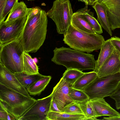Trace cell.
<instances>
[{"label":"cell","mask_w":120,"mask_h":120,"mask_svg":"<svg viewBox=\"0 0 120 120\" xmlns=\"http://www.w3.org/2000/svg\"><path fill=\"white\" fill-rule=\"evenodd\" d=\"M89 101L94 108L97 117L104 116L110 117L120 116V113L112 108L104 98L89 99Z\"/></svg>","instance_id":"cell-14"},{"label":"cell","mask_w":120,"mask_h":120,"mask_svg":"<svg viewBox=\"0 0 120 120\" xmlns=\"http://www.w3.org/2000/svg\"><path fill=\"white\" fill-rule=\"evenodd\" d=\"M102 4L106 9L111 30L120 28V0H109Z\"/></svg>","instance_id":"cell-13"},{"label":"cell","mask_w":120,"mask_h":120,"mask_svg":"<svg viewBox=\"0 0 120 120\" xmlns=\"http://www.w3.org/2000/svg\"><path fill=\"white\" fill-rule=\"evenodd\" d=\"M73 13L69 0L54 1L52 8L47 13L55 23L59 34H64L67 31Z\"/></svg>","instance_id":"cell-7"},{"label":"cell","mask_w":120,"mask_h":120,"mask_svg":"<svg viewBox=\"0 0 120 120\" xmlns=\"http://www.w3.org/2000/svg\"><path fill=\"white\" fill-rule=\"evenodd\" d=\"M28 1H29V0H27Z\"/></svg>","instance_id":"cell-39"},{"label":"cell","mask_w":120,"mask_h":120,"mask_svg":"<svg viewBox=\"0 0 120 120\" xmlns=\"http://www.w3.org/2000/svg\"><path fill=\"white\" fill-rule=\"evenodd\" d=\"M14 74L20 83L26 89L43 75L39 73L34 75H27L23 72Z\"/></svg>","instance_id":"cell-24"},{"label":"cell","mask_w":120,"mask_h":120,"mask_svg":"<svg viewBox=\"0 0 120 120\" xmlns=\"http://www.w3.org/2000/svg\"><path fill=\"white\" fill-rule=\"evenodd\" d=\"M52 99L51 94L36 100L35 104L18 120H46Z\"/></svg>","instance_id":"cell-9"},{"label":"cell","mask_w":120,"mask_h":120,"mask_svg":"<svg viewBox=\"0 0 120 120\" xmlns=\"http://www.w3.org/2000/svg\"><path fill=\"white\" fill-rule=\"evenodd\" d=\"M0 64L15 73L23 71L24 51L19 40L0 45Z\"/></svg>","instance_id":"cell-5"},{"label":"cell","mask_w":120,"mask_h":120,"mask_svg":"<svg viewBox=\"0 0 120 120\" xmlns=\"http://www.w3.org/2000/svg\"><path fill=\"white\" fill-rule=\"evenodd\" d=\"M64 36V43L71 48L87 53L101 49L105 41L101 35L80 31L71 24Z\"/></svg>","instance_id":"cell-3"},{"label":"cell","mask_w":120,"mask_h":120,"mask_svg":"<svg viewBox=\"0 0 120 120\" xmlns=\"http://www.w3.org/2000/svg\"><path fill=\"white\" fill-rule=\"evenodd\" d=\"M77 103L87 120H98L94 108L90 102L89 100L82 102Z\"/></svg>","instance_id":"cell-25"},{"label":"cell","mask_w":120,"mask_h":120,"mask_svg":"<svg viewBox=\"0 0 120 120\" xmlns=\"http://www.w3.org/2000/svg\"><path fill=\"white\" fill-rule=\"evenodd\" d=\"M120 83V72L101 77H98L83 90L89 99L103 98L109 96Z\"/></svg>","instance_id":"cell-6"},{"label":"cell","mask_w":120,"mask_h":120,"mask_svg":"<svg viewBox=\"0 0 120 120\" xmlns=\"http://www.w3.org/2000/svg\"><path fill=\"white\" fill-rule=\"evenodd\" d=\"M119 56H120V54H119Z\"/></svg>","instance_id":"cell-40"},{"label":"cell","mask_w":120,"mask_h":120,"mask_svg":"<svg viewBox=\"0 0 120 120\" xmlns=\"http://www.w3.org/2000/svg\"><path fill=\"white\" fill-rule=\"evenodd\" d=\"M0 83L25 96L31 97L14 73L0 64Z\"/></svg>","instance_id":"cell-11"},{"label":"cell","mask_w":120,"mask_h":120,"mask_svg":"<svg viewBox=\"0 0 120 120\" xmlns=\"http://www.w3.org/2000/svg\"><path fill=\"white\" fill-rule=\"evenodd\" d=\"M69 95L75 102H82L89 100L87 95L83 90L72 87L70 89Z\"/></svg>","instance_id":"cell-27"},{"label":"cell","mask_w":120,"mask_h":120,"mask_svg":"<svg viewBox=\"0 0 120 120\" xmlns=\"http://www.w3.org/2000/svg\"><path fill=\"white\" fill-rule=\"evenodd\" d=\"M8 112L6 109L0 110V120H8Z\"/></svg>","instance_id":"cell-33"},{"label":"cell","mask_w":120,"mask_h":120,"mask_svg":"<svg viewBox=\"0 0 120 120\" xmlns=\"http://www.w3.org/2000/svg\"><path fill=\"white\" fill-rule=\"evenodd\" d=\"M120 72L119 54L115 50L96 72L101 77Z\"/></svg>","instance_id":"cell-12"},{"label":"cell","mask_w":120,"mask_h":120,"mask_svg":"<svg viewBox=\"0 0 120 120\" xmlns=\"http://www.w3.org/2000/svg\"><path fill=\"white\" fill-rule=\"evenodd\" d=\"M71 24L80 31L91 34L96 33L92 26L77 11L74 13Z\"/></svg>","instance_id":"cell-16"},{"label":"cell","mask_w":120,"mask_h":120,"mask_svg":"<svg viewBox=\"0 0 120 120\" xmlns=\"http://www.w3.org/2000/svg\"><path fill=\"white\" fill-rule=\"evenodd\" d=\"M98 77L97 73L95 71L84 73L73 84L72 87L83 90Z\"/></svg>","instance_id":"cell-22"},{"label":"cell","mask_w":120,"mask_h":120,"mask_svg":"<svg viewBox=\"0 0 120 120\" xmlns=\"http://www.w3.org/2000/svg\"><path fill=\"white\" fill-rule=\"evenodd\" d=\"M72 86L62 78L53 88L51 94L52 99L55 101L59 109L62 112H64L65 107L74 102L69 95L70 90Z\"/></svg>","instance_id":"cell-10"},{"label":"cell","mask_w":120,"mask_h":120,"mask_svg":"<svg viewBox=\"0 0 120 120\" xmlns=\"http://www.w3.org/2000/svg\"></svg>","instance_id":"cell-41"},{"label":"cell","mask_w":120,"mask_h":120,"mask_svg":"<svg viewBox=\"0 0 120 120\" xmlns=\"http://www.w3.org/2000/svg\"><path fill=\"white\" fill-rule=\"evenodd\" d=\"M47 13L41 9L27 20L19 40L24 52L35 53L45 40L47 30Z\"/></svg>","instance_id":"cell-1"},{"label":"cell","mask_w":120,"mask_h":120,"mask_svg":"<svg viewBox=\"0 0 120 120\" xmlns=\"http://www.w3.org/2000/svg\"><path fill=\"white\" fill-rule=\"evenodd\" d=\"M36 100L0 83V103L16 120L22 116Z\"/></svg>","instance_id":"cell-4"},{"label":"cell","mask_w":120,"mask_h":120,"mask_svg":"<svg viewBox=\"0 0 120 120\" xmlns=\"http://www.w3.org/2000/svg\"><path fill=\"white\" fill-rule=\"evenodd\" d=\"M50 76L43 75L26 89L30 95H40L48 85L51 79Z\"/></svg>","instance_id":"cell-17"},{"label":"cell","mask_w":120,"mask_h":120,"mask_svg":"<svg viewBox=\"0 0 120 120\" xmlns=\"http://www.w3.org/2000/svg\"><path fill=\"white\" fill-rule=\"evenodd\" d=\"M103 120H120V116L115 117H103V118L102 119Z\"/></svg>","instance_id":"cell-35"},{"label":"cell","mask_w":120,"mask_h":120,"mask_svg":"<svg viewBox=\"0 0 120 120\" xmlns=\"http://www.w3.org/2000/svg\"><path fill=\"white\" fill-rule=\"evenodd\" d=\"M53 52L51 61L56 64L63 65L67 69L96 71V61L94 55L64 47H56Z\"/></svg>","instance_id":"cell-2"},{"label":"cell","mask_w":120,"mask_h":120,"mask_svg":"<svg viewBox=\"0 0 120 120\" xmlns=\"http://www.w3.org/2000/svg\"><path fill=\"white\" fill-rule=\"evenodd\" d=\"M98 0H90L91 5H93L96 2L98 1Z\"/></svg>","instance_id":"cell-38"},{"label":"cell","mask_w":120,"mask_h":120,"mask_svg":"<svg viewBox=\"0 0 120 120\" xmlns=\"http://www.w3.org/2000/svg\"><path fill=\"white\" fill-rule=\"evenodd\" d=\"M64 112L71 114H84L79 104L75 102L65 107Z\"/></svg>","instance_id":"cell-29"},{"label":"cell","mask_w":120,"mask_h":120,"mask_svg":"<svg viewBox=\"0 0 120 120\" xmlns=\"http://www.w3.org/2000/svg\"><path fill=\"white\" fill-rule=\"evenodd\" d=\"M18 0H7L1 16L0 17V24L4 21L8 14L17 3Z\"/></svg>","instance_id":"cell-28"},{"label":"cell","mask_w":120,"mask_h":120,"mask_svg":"<svg viewBox=\"0 0 120 120\" xmlns=\"http://www.w3.org/2000/svg\"><path fill=\"white\" fill-rule=\"evenodd\" d=\"M7 0H0V17L2 15Z\"/></svg>","instance_id":"cell-34"},{"label":"cell","mask_w":120,"mask_h":120,"mask_svg":"<svg viewBox=\"0 0 120 120\" xmlns=\"http://www.w3.org/2000/svg\"><path fill=\"white\" fill-rule=\"evenodd\" d=\"M27 19L26 16L9 22L4 21L0 24V45L19 40Z\"/></svg>","instance_id":"cell-8"},{"label":"cell","mask_w":120,"mask_h":120,"mask_svg":"<svg viewBox=\"0 0 120 120\" xmlns=\"http://www.w3.org/2000/svg\"><path fill=\"white\" fill-rule=\"evenodd\" d=\"M77 11L92 26L95 32L98 34L102 33V27L98 20L94 17V13L88 9L87 5L79 9Z\"/></svg>","instance_id":"cell-20"},{"label":"cell","mask_w":120,"mask_h":120,"mask_svg":"<svg viewBox=\"0 0 120 120\" xmlns=\"http://www.w3.org/2000/svg\"><path fill=\"white\" fill-rule=\"evenodd\" d=\"M109 0H98L97 1L99 3L101 4H103L105 3Z\"/></svg>","instance_id":"cell-37"},{"label":"cell","mask_w":120,"mask_h":120,"mask_svg":"<svg viewBox=\"0 0 120 120\" xmlns=\"http://www.w3.org/2000/svg\"><path fill=\"white\" fill-rule=\"evenodd\" d=\"M49 111L56 112H62L59 109L55 101L52 99L50 105Z\"/></svg>","instance_id":"cell-32"},{"label":"cell","mask_w":120,"mask_h":120,"mask_svg":"<svg viewBox=\"0 0 120 120\" xmlns=\"http://www.w3.org/2000/svg\"><path fill=\"white\" fill-rule=\"evenodd\" d=\"M109 97L115 101L116 109L118 110L120 109V83L115 91Z\"/></svg>","instance_id":"cell-30"},{"label":"cell","mask_w":120,"mask_h":120,"mask_svg":"<svg viewBox=\"0 0 120 120\" xmlns=\"http://www.w3.org/2000/svg\"><path fill=\"white\" fill-rule=\"evenodd\" d=\"M100 49L98 59L96 60V72L115 50L110 39L105 41Z\"/></svg>","instance_id":"cell-19"},{"label":"cell","mask_w":120,"mask_h":120,"mask_svg":"<svg viewBox=\"0 0 120 120\" xmlns=\"http://www.w3.org/2000/svg\"><path fill=\"white\" fill-rule=\"evenodd\" d=\"M38 69V66L29 52H24L23 72L27 75L35 74L39 73Z\"/></svg>","instance_id":"cell-23"},{"label":"cell","mask_w":120,"mask_h":120,"mask_svg":"<svg viewBox=\"0 0 120 120\" xmlns=\"http://www.w3.org/2000/svg\"><path fill=\"white\" fill-rule=\"evenodd\" d=\"M79 1H82L84 2L86 5H90L91 4L89 0H78Z\"/></svg>","instance_id":"cell-36"},{"label":"cell","mask_w":120,"mask_h":120,"mask_svg":"<svg viewBox=\"0 0 120 120\" xmlns=\"http://www.w3.org/2000/svg\"><path fill=\"white\" fill-rule=\"evenodd\" d=\"M97 16V20L101 26L112 36V32L111 29L107 14L106 9L104 5L97 1L93 5Z\"/></svg>","instance_id":"cell-15"},{"label":"cell","mask_w":120,"mask_h":120,"mask_svg":"<svg viewBox=\"0 0 120 120\" xmlns=\"http://www.w3.org/2000/svg\"><path fill=\"white\" fill-rule=\"evenodd\" d=\"M28 8L23 1L18 2L10 12L4 22H9L18 19L26 17Z\"/></svg>","instance_id":"cell-21"},{"label":"cell","mask_w":120,"mask_h":120,"mask_svg":"<svg viewBox=\"0 0 120 120\" xmlns=\"http://www.w3.org/2000/svg\"><path fill=\"white\" fill-rule=\"evenodd\" d=\"M84 114H75L64 112L49 111L46 120H87Z\"/></svg>","instance_id":"cell-18"},{"label":"cell","mask_w":120,"mask_h":120,"mask_svg":"<svg viewBox=\"0 0 120 120\" xmlns=\"http://www.w3.org/2000/svg\"><path fill=\"white\" fill-rule=\"evenodd\" d=\"M111 42L116 51L120 54V38L115 36L110 39Z\"/></svg>","instance_id":"cell-31"},{"label":"cell","mask_w":120,"mask_h":120,"mask_svg":"<svg viewBox=\"0 0 120 120\" xmlns=\"http://www.w3.org/2000/svg\"><path fill=\"white\" fill-rule=\"evenodd\" d=\"M84 73L77 69H69L65 71L62 78L67 82L73 85Z\"/></svg>","instance_id":"cell-26"}]
</instances>
